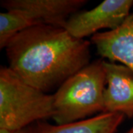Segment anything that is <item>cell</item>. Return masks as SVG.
<instances>
[{
  "label": "cell",
  "instance_id": "1",
  "mask_svg": "<svg viewBox=\"0 0 133 133\" xmlns=\"http://www.w3.org/2000/svg\"><path fill=\"white\" fill-rule=\"evenodd\" d=\"M90 44L64 28L38 24L16 35L5 49L10 69L48 93L90 63Z\"/></svg>",
  "mask_w": 133,
  "mask_h": 133
},
{
  "label": "cell",
  "instance_id": "2",
  "mask_svg": "<svg viewBox=\"0 0 133 133\" xmlns=\"http://www.w3.org/2000/svg\"><path fill=\"white\" fill-rule=\"evenodd\" d=\"M105 85L103 59L90 62L66 79L53 94L52 119L63 125L103 113Z\"/></svg>",
  "mask_w": 133,
  "mask_h": 133
},
{
  "label": "cell",
  "instance_id": "3",
  "mask_svg": "<svg viewBox=\"0 0 133 133\" xmlns=\"http://www.w3.org/2000/svg\"><path fill=\"white\" fill-rule=\"evenodd\" d=\"M53 115V95L27 84L8 66H1L0 129L28 128Z\"/></svg>",
  "mask_w": 133,
  "mask_h": 133
},
{
  "label": "cell",
  "instance_id": "4",
  "mask_svg": "<svg viewBox=\"0 0 133 133\" xmlns=\"http://www.w3.org/2000/svg\"><path fill=\"white\" fill-rule=\"evenodd\" d=\"M132 8L133 0H105L92 9L72 14L63 28L74 38L84 39L101 29L118 28Z\"/></svg>",
  "mask_w": 133,
  "mask_h": 133
},
{
  "label": "cell",
  "instance_id": "5",
  "mask_svg": "<svg viewBox=\"0 0 133 133\" xmlns=\"http://www.w3.org/2000/svg\"><path fill=\"white\" fill-rule=\"evenodd\" d=\"M87 2L86 0H2L0 5L7 10L23 12L34 25L63 28L72 15Z\"/></svg>",
  "mask_w": 133,
  "mask_h": 133
},
{
  "label": "cell",
  "instance_id": "6",
  "mask_svg": "<svg viewBox=\"0 0 133 133\" xmlns=\"http://www.w3.org/2000/svg\"><path fill=\"white\" fill-rule=\"evenodd\" d=\"M106 85L104 112L133 117V71L122 64L104 60Z\"/></svg>",
  "mask_w": 133,
  "mask_h": 133
},
{
  "label": "cell",
  "instance_id": "7",
  "mask_svg": "<svg viewBox=\"0 0 133 133\" xmlns=\"http://www.w3.org/2000/svg\"><path fill=\"white\" fill-rule=\"evenodd\" d=\"M91 42L103 58L121 62L133 71V13L118 28L93 35Z\"/></svg>",
  "mask_w": 133,
  "mask_h": 133
},
{
  "label": "cell",
  "instance_id": "8",
  "mask_svg": "<svg viewBox=\"0 0 133 133\" xmlns=\"http://www.w3.org/2000/svg\"><path fill=\"white\" fill-rule=\"evenodd\" d=\"M119 113H101L71 124L52 125L45 121L28 127V133H115L124 119Z\"/></svg>",
  "mask_w": 133,
  "mask_h": 133
},
{
  "label": "cell",
  "instance_id": "9",
  "mask_svg": "<svg viewBox=\"0 0 133 133\" xmlns=\"http://www.w3.org/2000/svg\"><path fill=\"white\" fill-rule=\"evenodd\" d=\"M35 26L23 12L10 10L0 14V48L3 49L20 32Z\"/></svg>",
  "mask_w": 133,
  "mask_h": 133
},
{
  "label": "cell",
  "instance_id": "10",
  "mask_svg": "<svg viewBox=\"0 0 133 133\" xmlns=\"http://www.w3.org/2000/svg\"><path fill=\"white\" fill-rule=\"evenodd\" d=\"M28 128L20 129H0V133H28Z\"/></svg>",
  "mask_w": 133,
  "mask_h": 133
},
{
  "label": "cell",
  "instance_id": "11",
  "mask_svg": "<svg viewBox=\"0 0 133 133\" xmlns=\"http://www.w3.org/2000/svg\"><path fill=\"white\" fill-rule=\"evenodd\" d=\"M126 133H133V126Z\"/></svg>",
  "mask_w": 133,
  "mask_h": 133
},
{
  "label": "cell",
  "instance_id": "12",
  "mask_svg": "<svg viewBox=\"0 0 133 133\" xmlns=\"http://www.w3.org/2000/svg\"><path fill=\"white\" fill-rule=\"evenodd\" d=\"M132 13H133V12H132Z\"/></svg>",
  "mask_w": 133,
  "mask_h": 133
}]
</instances>
